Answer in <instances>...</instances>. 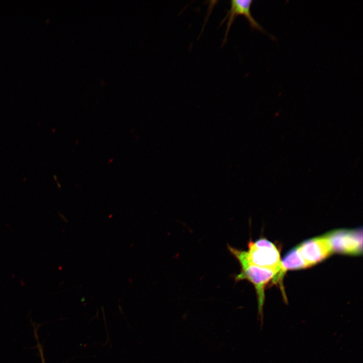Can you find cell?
Segmentation results:
<instances>
[{
  "instance_id": "cell-1",
  "label": "cell",
  "mask_w": 363,
  "mask_h": 363,
  "mask_svg": "<svg viewBox=\"0 0 363 363\" xmlns=\"http://www.w3.org/2000/svg\"><path fill=\"white\" fill-rule=\"evenodd\" d=\"M247 251L240 250L227 245L230 253L239 263H246L261 268L275 270L281 269V260L279 250L272 242L265 238L253 241L250 239Z\"/></svg>"
},
{
  "instance_id": "cell-2",
  "label": "cell",
  "mask_w": 363,
  "mask_h": 363,
  "mask_svg": "<svg viewBox=\"0 0 363 363\" xmlns=\"http://www.w3.org/2000/svg\"><path fill=\"white\" fill-rule=\"evenodd\" d=\"M239 264L240 271L239 273L234 276V281L237 282L246 280L253 285L257 296L259 315L262 318L266 286L270 281L273 280L279 271L249 265L246 263Z\"/></svg>"
},
{
  "instance_id": "cell-3",
  "label": "cell",
  "mask_w": 363,
  "mask_h": 363,
  "mask_svg": "<svg viewBox=\"0 0 363 363\" xmlns=\"http://www.w3.org/2000/svg\"><path fill=\"white\" fill-rule=\"evenodd\" d=\"M332 253L359 255L362 251V232L361 229H338L325 234Z\"/></svg>"
},
{
  "instance_id": "cell-4",
  "label": "cell",
  "mask_w": 363,
  "mask_h": 363,
  "mask_svg": "<svg viewBox=\"0 0 363 363\" xmlns=\"http://www.w3.org/2000/svg\"><path fill=\"white\" fill-rule=\"evenodd\" d=\"M297 249L309 267L322 261L333 253L325 235L307 240Z\"/></svg>"
},
{
  "instance_id": "cell-5",
  "label": "cell",
  "mask_w": 363,
  "mask_h": 363,
  "mask_svg": "<svg viewBox=\"0 0 363 363\" xmlns=\"http://www.w3.org/2000/svg\"><path fill=\"white\" fill-rule=\"evenodd\" d=\"M253 1L252 0H232L230 2V8L227 12L224 18L221 21L222 25L227 20L226 30L223 40L222 45L227 40V35L230 27L233 23L235 18L238 15L244 16L248 20L251 27L262 32H265L263 27L253 18L251 12V7Z\"/></svg>"
},
{
  "instance_id": "cell-6",
  "label": "cell",
  "mask_w": 363,
  "mask_h": 363,
  "mask_svg": "<svg viewBox=\"0 0 363 363\" xmlns=\"http://www.w3.org/2000/svg\"><path fill=\"white\" fill-rule=\"evenodd\" d=\"M309 267L304 260L297 247L290 251L281 260V269L277 275L272 281L273 283L278 284L281 291H284L282 285V279L288 270H298ZM285 295V293H284Z\"/></svg>"
},
{
  "instance_id": "cell-7",
  "label": "cell",
  "mask_w": 363,
  "mask_h": 363,
  "mask_svg": "<svg viewBox=\"0 0 363 363\" xmlns=\"http://www.w3.org/2000/svg\"><path fill=\"white\" fill-rule=\"evenodd\" d=\"M38 348L39 352L40 353V356H41V362L45 363L44 357L43 355V350L42 349L41 345L39 343V342H38Z\"/></svg>"
}]
</instances>
